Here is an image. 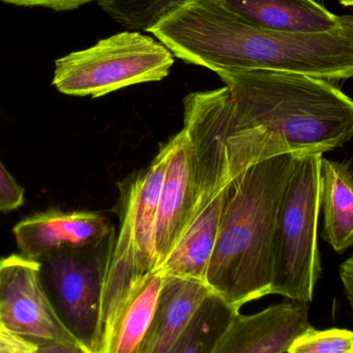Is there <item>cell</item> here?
I'll use <instances>...</instances> for the list:
<instances>
[{
  "instance_id": "6da1fadb",
  "label": "cell",
  "mask_w": 353,
  "mask_h": 353,
  "mask_svg": "<svg viewBox=\"0 0 353 353\" xmlns=\"http://www.w3.org/2000/svg\"><path fill=\"white\" fill-rule=\"evenodd\" d=\"M217 74L232 103L226 136L232 182L265 159L323 154L353 138V99L335 83L277 70Z\"/></svg>"
},
{
  "instance_id": "7a4b0ae2",
  "label": "cell",
  "mask_w": 353,
  "mask_h": 353,
  "mask_svg": "<svg viewBox=\"0 0 353 353\" xmlns=\"http://www.w3.org/2000/svg\"><path fill=\"white\" fill-rule=\"evenodd\" d=\"M147 32L176 57L216 74L265 70L332 83L353 78V14L339 16L327 30L281 32L245 22L219 0H193Z\"/></svg>"
},
{
  "instance_id": "3957f363",
  "label": "cell",
  "mask_w": 353,
  "mask_h": 353,
  "mask_svg": "<svg viewBox=\"0 0 353 353\" xmlns=\"http://www.w3.org/2000/svg\"><path fill=\"white\" fill-rule=\"evenodd\" d=\"M294 161V153L277 155L232 182L205 283L234 310L271 294L276 225Z\"/></svg>"
},
{
  "instance_id": "277c9868",
  "label": "cell",
  "mask_w": 353,
  "mask_h": 353,
  "mask_svg": "<svg viewBox=\"0 0 353 353\" xmlns=\"http://www.w3.org/2000/svg\"><path fill=\"white\" fill-rule=\"evenodd\" d=\"M323 157L321 153L296 154L276 225L271 294L301 304L312 301L323 272L317 242Z\"/></svg>"
},
{
  "instance_id": "5b68a950",
  "label": "cell",
  "mask_w": 353,
  "mask_h": 353,
  "mask_svg": "<svg viewBox=\"0 0 353 353\" xmlns=\"http://www.w3.org/2000/svg\"><path fill=\"white\" fill-rule=\"evenodd\" d=\"M173 148L172 138L147 169L120 184L119 236L103 275L101 332L134 283L157 268V205Z\"/></svg>"
},
{
  "instance_id": "8992f818",
  "label": "cell",
  "mask_w": 353,
  "mask_h": 353,
  "mask_svg": "<svg viewBox=\"0 0 353 353\" xmlns=\"http://www.w3.org/2000/svg\"><path fill=\"white\" fill-rule=\"evenodd\" d=\"M174 61V54L163 43L128 30L56 60L52 84L63 94L101 97L163 80Z\"/></svg>"
},
{
  "instance_id": "52a82bcc",
  "label": "cell",
  "mask_w": 353,
  "mask_h": 353,
  "mask_svg": "<svg viewBox=\"0 0 353 353\" xmlns=\"http://www.w3.org/2000/svg\"><path fill=\"white\" fill-rule=\"evenodd\" d=\"M115 236L99 246L68 249L39 261L41 279L60 323L93 353L101 336L103 275Z\"/></svg>"
},
{
  "instance_id": "ba28073f",
  "label": "cell",
  "mask_w": 353,
  "mask_h": 353,
  "mask_svg": "<svg viewBox=\"0 0 353 353\" xmlns=\"http://www.w3.org/2000/svg\"><path fill=\"white\" fill-rule=\"evenodd\" d=\"M39 261L0 259V327L32 343L78 342L60 323L41 279Z\"/></svg>"
},
{
  "instance_id": "9c48e42d",
  "label": "cell",
  "mask_w": 353,
  "mask_h": 353,
  "mask_svg": "<svg viewBox=\"0 0 353 353\" xmlns=\"http://www.w3.org/2000/svg\"><path fill=\"white\" fill-rule=\"evenodd\" d=\"M12 234L20 254L39 261L60 251L99 246L113 236L114 228L97 212L50 209L21 220Z\"/></svg>"
},
{
  "instance_id": "30bf717a",
  "label": "cell",
  "mask_w": 353,
  "mask_h": 353,
  "mask_svg": "<svg viewBox=\"0 0 353 353\" xmlns=\"http://www.w3.org/2000/svg\"><path fill=\"white\" fill-rule=\"evenodd\" d=\"M173 139L174 148L168 163L157 205L155 271L163 265L194 221L196 208V187L190 143L183 130Z\"/></svg>"
},
{
  "instance_id": "8fae6325",
  "label": "cell",
  "mask_w": 353,
  "mask_h": 353,
  "mask_svg": "<svg viewBox=\"0 0 353 353\" xmlns=\"http://www.w3.org/2000/svg\"><path fill=\"white\" fill-rule=\"evenodd\" d=\"M308 327L307 305L294 301L253 314L236 312L212 353H288Z\"/></svg>"
},
{
  "instance_id": "7c38bea8",
  "label": "cell",
  "mask_w": 353,
  "mask_h": 353,
  "mask_svg": "<svg viewBox=\"0 0 353 353\" xmlns=\"http://www.w3.org/2000/svg\"><path fill=\"white\" fill-rule=\"evenodd\" d=\"M165 275L151 272L134 283L101 332L99 353H140Z\"/></svg>"
},
{
  "instance_id": "4fadbf2b",
  "label": "cell",
  "mask_w": 353,
  "mask_h": 353,
  "mask_svg": "<svg viewBox=\"0 0 353 353\" xmlns=\"http://www.w3.org/2000/svg\"><path fill=\"white\" fill-rule=\"evenodd\" d=\"M212 294L203 282L165 276L154 316L140 353L169 352Z\"/></svg>"
},
{
  "instance_id": "5bb4252c",
  "label": "cell",
  "mask_w": 353,
  "mask_h": 353,
  "mask_svg": "<svg viewBox=\"0 0 353 353\" xmlns=\"http://www.w3.org/2000/svg\"><path fill=\"white\" fill-rule=\"evenodd\" d=\"M245 22L268 30L312 32L331 28L339 16L315 0H219Z\"/></svg>"
},
{
  "instance_id": "9a60e30c",
  "label": "cell",
  "mask_w": 353,
  "mask_h": 353,
  "mask_svg": "<svg viewBox=\"0 0 353 353\" xmlns=\"http://www.w3.org/2000/svg\"><path fill=\"white\" fill-rule=\"evenodd\" d=\"M232 186V184L224 189L193 221L157 271L165 276L205 283L208 267L217 242Z\"/></svg>"
},
{
  "instance_id": "2e32d148",
  "label": "cell",
  "mask_w": 353,
  "mask_h": 353,
  "mask_svg": "<svg viewBox=\"0 0 353 353\" xmlns=\"http://www.w3.org/2000/svg\"><path fill=\"white\" fill-rule=\"evenodd\" d=\"M321 238L343 254L353 247V169L347 161H321Z\"/></svg>"
},
{
  "instance_id": "e0dca14e",
  "label": "cell",
  "mask_w": 353,
  "mask_h": 353,
  "mask_svg": "<svg viewBox=\"0 0 353 353\" xmlns=\"http://www.w3.org/2000/svg\"><path fill=\"white\" fill-rule=\"evenodd\" d=\"M236 312L240 311L210 294L167 353H212Z\"/></svg>"
},
{
  "instance_id": "ac0fdd59",
  "label": "cell",
  "mask_w": 353,
  "mask_h": 353,
  "mask_svg": "<svg viewBox=\"0 0 353 353\" xmlns=\"http://www.w3.org/2000/svg\"><path fill=\"white\" fill-rule=\"evenodd\" d=\"M193 0H105L103 10L130 31H148L161 19Z\"/></svg>"
},
{
  "instance_id": "d6986e66",
  "label": "cell",
  "mask_w": 353,
  "mask_h": 353,
  "mask_svg": "<svg viewBox=\"0 0 353 353\" xmlns=\"http://www.w3.org/2000/svg\"><path fill=\"white\" fill-rule=\"evenodd\" d=\"M288 353H353V332L344 329L319 331L310 327L292 342Z\"/></svg>"
},
{
  "instance_id": "ffe728a7",
  "label": "cell",
  "mask_w": 353,
  "mask_h": 353,
  "mask_svg": "<svg viewBox=\"0 0 353 353\" xmlns=\"http://www.w3.org/2000/svg\"><path fill=\"white\" fill-rule=\"evenodd\" d=\"M25 190L0 161V212H10L24 203Z\"/></svg>"
},
{
  "instance_id": "44dd1931",
  "label": "cell",
  "mask_w": 353,
  "mask_h": 353,
  "mask_svg": "<svg viewBox=\"0 0 353 353\" xmlns=\"http://www.w3.org/2000/svg\"><path fill=\"white\" fill-rule=\"evenodd\" d=\"M6 3L24 6H43L54 10H76L92 1H105V0H1Z\"/></svg>"
},
{
  "instance_id": "7402d4cb",
  "label": "cell",
  "mask_w": 353,
  "mask_h": 353,
  "mask_svg": "<svg viewBox=\"0 0 353 353\" xmlns=\"http://www.w3.org/2000/svg\"><path fill=\"white\" fill-rule=\"evenodd\" d=\"M37 347V344L23 339L0 327V353H24Z\"/></svg>"
},
{
  "instance_id": "603a6c76",
  "label": "cell",
  "mask_w": 353,
  "mask_h": 353,
  "mask_svg": "<svg viewBox=\"0 0 353 353\" xmlns=\"http://www.w3.org/2000/svg\"><path fill=\"white\" fill-rule=\"evenodd\" d=\"M35 353H93L79 342L50 341L37 345Z\"/></svg>"
},
{
  "instance_id": "cb8c5ba5",
  "label": "cell",
  "mask_w": 353,
  "mask_h": 353,
  "mask_svg": "<svg viewBox=\"0 0 353 353\" xmlns=\"http://www.w3.org/2000/svg\"><path fill=\"white\" fill-rule=\"evenodd\" d=\"M339 275L343 284L346 298L350 302L353 316V253L340 265Z\"/></svg>"
},
{
  "instance_id": "d4e9b609",
  "label": "cell",
  "mask_w": 353,
  "mask_h": 353,
  "mask_svg": "<svg viewBox=\"0 0 353 353\" xmlns=\"http://www.w3.org/2000/svg\"><path fill=\"white\" fill-rule=\"evenodd\" d=\"M341 6H345V8L353 10V0H338Z\"/></svg>"
},
{
  "instance_id": "484cf974",
  "label": "cell",
  "mask_w": 353,
  "mask_h": 353,
  "mask_svg": "<svg viewBox=\"0 0 353 353\" xmlns=\"http://www.w3.org/2000/svg\"><path fill=\"white\" fill-rule=\"evenodd\" d=\"M37 348H35V350H30V352H24V353H35V350H37Z\"/></svg>"
}]
</instances>
